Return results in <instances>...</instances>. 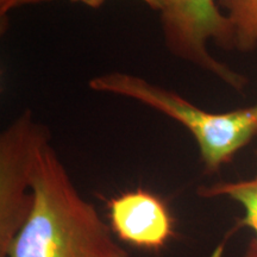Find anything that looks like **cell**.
<instances>
[{
  "mask_svg": "<svg viewBox=\"0 0 257 257\" xmlns=\"http://www.w3.org/2000/svg\"><path fill=\"white\" fill-rule=\"evenodd\" d=\"M49 134L27 111L0 137V257H5L32 207L35 161Z\"/></svg>",
  "mask_w": 257,
  "mask_h": 257,
  "instance_id": "3",
  "label": "cell"
},
{
  "mask_svg": "<svg viewBox=\"0 0 257 257\" xmlns=\"http://www.w3.org/2000/svg\"><path fill=\"white\" fill-rule=\"evenodd\" d=\"M253 110H255V111H256V114H257V104H256L255 106H253Z\"/></svg>",
  "mask_w": 257,
  "mask_h": 257,
  "instance_id": "10",
  "label": "cell"
},
{
  "mask_svg": "<svg viewBox=\"0 0 257 257\" xmlns=\"http://www.w3.org/2000/svg\"><path fill=\"white\" fill-rule=\"evenodd\" d=\"M31 192L30 214L5 257H131L79 194L49 142L37 154Z\"/></svg>",
  "mask_w": 257,
  "mask_h": 257,
  "instance_id": "1",
  "label": "cell"
},
{
  "mask_svg": "<svg viewBox=\"0 0 257 257\" xmlns=\"http://www.w3.org/2000/svg\"><path fill=\"white\" fill-rule=\"evenodd\" d=\"M110 226L123 242L148 250H159L174 234L173 217L159 195L138 188L107 202Z\"/></svg>",
  "mask_w": 257,
  "mask_h": 257,
  "instance_id": "5",
  "label": "cell"
},
{
  "mask_svg": "<svg viewBox=\"0 0 257 257\" xmlns=\"http://www.w3.org/2000/svg\"><path fill=\"white\" fill-rule=\"evenodd\" d=\"M93 91L134 99L182 124L193 135L206 172L214 173L257 135L253 106L225 113L205 111L178 93L133 74L113 72L89 81Z\"/></svg>",
  "mask_w": 257,
  "mask_h": 257,
  "instance_id": "2",
  "label": "cell"
},
{
  "mask_svg": "<svg viewBox=\"0 0 257 257\" xmlns=\"http://www.w3.org/2000/svg\"><path fill=\"white\" fill-rule=\"evenodd\" d=\"M226 11L233 32V48L251 50L257 47V0H217Z\"/></svg>",
  "mask_w": 257,
  "mask_h": 257,
  "instance_id": "7",
  "label": "cell"
},
{
  "mask_svg": "<svg viewBox=\"0 0 257 257\" xmlns=\"http://www.w3.org/2000/svg\"><path fill=\"white\" fill-rule=\"evenodd\" d=\"M198 194L202 198L227 197L242 205L244 217L240 224L248 226L253 232L244 257H257V172L255 178L250 180L202 186L198 189Z\"/></svg>",
  "mask_w": 257,
  "mask_h": 257,
  "instance_id": "6",
  "label": "cell"
},
{
  "mask_svg": "<svg viewBox=\"0 0 257 257\" xmlns=\"http://www.w3.org/2000/svg\"><path fill=\"white\" fill-rule=\"evenodd\" d=\"M25 0H0V15L4 18L11 10L24 5Z\"/></svg>",
  "mask_w": 257,
  "mask_h": 257,
  "instance_id": "9",
  "label": "cell"
},
{
  "mask_svg": "<svg viewBox=\"0 0 257 257\" xmlns=\"http://www.w3.org/2000/svg\"><path fill=\"white\" fill-rule=\"evenodd\" d=\"M46 2H51V0H25L24 5L38 4V3H46ZM70 2L82 3V4L89 6V8L96 9V8H100V6L105 3V0H70ZM142 2L146 3L147 5H149L152 9L162 12L165 11L167 8H169L175 0H142Z\"/></svg>",
  "mask_w": 257,
  "mask_h": 257,
  "instance_id": "8",
  "label": "cell"
},
{
  "mask_svg": "<svg viewBox=\"0 0 257 257\" xmlns=\"http://www.w3.org/2000/svg\"><path fill=\"white\" fill-rule=\"evenodd\" d=\"M166 46L173 55L188 61L242 89L245 79L211 56L207 42L216 41L233 48V32L229 19L220 12L217 0H175L161 12Z\"/></svg>",
  "mask_w": 257,
  "mask_h": 257,
  "instance_id": "4",
  "label": "cell"
}]
</instances>
